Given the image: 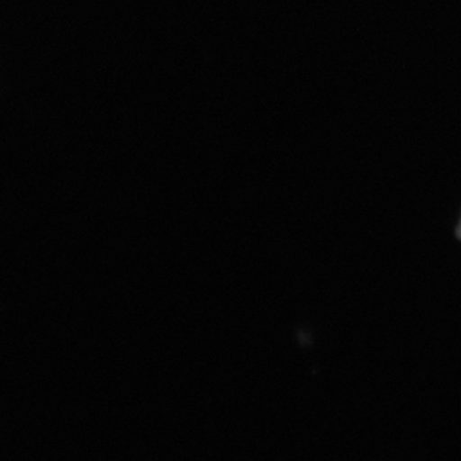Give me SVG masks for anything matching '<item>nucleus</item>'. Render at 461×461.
<instances>
[{"mask_svg":"<svg viewBox=\"0 0 461 461\" xmlns=\"http://www.w3.org/2000/svg\"><path fill=\"white\" fill-rule=\"evenodd\" d=\"M456 234H458V238L461 240V219H460V224H458V230H456Z\"/></svg>","mask_w":461,"mask_h":461,"instance_id":"1","label":"nucleus"}]
</instances>
